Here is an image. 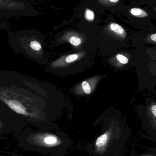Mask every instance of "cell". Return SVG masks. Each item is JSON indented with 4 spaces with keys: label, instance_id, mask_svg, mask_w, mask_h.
I'll return each instance as SVG.
<instances>
[{
    "label": "cell",
    "instance_id": "cell-14",
    "mask_svg": "<svg viewBox=\"0 0 156 156\" xmlns=\"http://www.w3.org/2000/svg\"><path fill=\"white\" fill-rule=\"evenodd\" d=\"M110 2H114V3H116V2H119L118 0H110Z\"/></svg>",
    "mask_w": 156,
    "mask_h": 156
},
{
    "label": "cell",
    "instance_id": "cell-12",
    "mask_svg": "<svg viewBox=\"0 0 156 156\" xmlns=\"http://www.w3.org/2000/svg\"><path fill=\"white\" fill-rule=\"evenodd\" d=\"M151 111L153 115L156 117V105H154L151 107Z\"/></svg>",
    "mask_w": 156,
    "mask_h": 156
},
{
    "label": "cell",
    "instance_id": "cell-13",
    "mask_svg": "<svg viewBox=\"0 0 156 156\" xmlns=\"http://www.w3.org/2000/svg\"><path fill=\"white\" fill-rule=\"evenodd\" d=\"M151 39L153 41L156 42V34H153L151 36Z\"/></svg>",
    "mask_w": 156,
    "mask_h": 156
},
{
    "label": "cell",
    "instance_id": "cell-5",
    "mask_svg": "<svg viewBox=\"0 0 156 156\" xmlns=\"http://www.w3.org/2000/svg\"><path fill=\"white\" fill-rule=\"evenodd\" d=\"M110 28L112 31L118 34H122L125 33L124 29L119 24L117 23H111L110 25Z\"/></svg>",
    "mask_w": 156,
    "mask_h": 156
},
{
    "label": "cell",
    "instance_id": "cell-3",
    "mask_svg": "<svg viewBox=\"0 0 156 156\" xmlns=\"http://www.w3.org/2000/svg\"><path fill=\"white\" fill-rule=\"evenodd\" d=\"M43 141L48 146H54L58 144L59 140L57 137L54 135H49L44 138Z\"/></svg>",
    "mask_w": 156,
    "mask_h": 156
},
{
    "label": "cell",
    "instance_id": "cell-8",
    "mask_svg": "<svg viewBox=\"0 0 156 156\" xmlns=\"http://www.w3.org/2000/svg\"><path fill=\"white\" fill-rule=\"evenodd\" d=\"M116 58L118 61H119L121 63L126 64H127L128 63V59L125 57L124 55H122L118 54L116 55Z\"/></svg>",
    "mask_w": 156,
    "mask_h": 156
},
{
    "label": "cell",
    "instance_id": "cell-7",
    "mask_svg": "<svg viewBox=\"0 0 156 156\" xmlns=\"http://www.w3.org/2000/svg\"><path fill=\"white\" fill-rule=\"evenodd\" d=\"M70 42L71 44L75 45V46H77L81 44V40L80 38L78 37L73 36L70 39Z\"/></svg>",
    "mask_w": 156,
    "mask_h": 156
},
{
    "label": "cell",
    "instance_id": "cell-2",
    "mask_svg": "<svg viewBox=\"0 0 156 156\" xmlns=\"http://www.w3.org/2000/svg\"><path fill=\"white\" fill-rule=\"evenodd\" d=\"M108 139V134L105 133L98 138L95 142V145L98 148L105 147L107 143Z\"/></svg>",
    "mask_w": 156,
    "mask_h": 156
},
{
    "label": "cell",
    "instance_id": "cell-9",
    "mask_svg": "<svg viewBox=\"0 0 156 156\" xmlns=\"http://www.w3.org/2000/svg\"><path fill=\"white\" fill-rule=\"evenodd\" d=\"M85 17L88 20H93L94 18V14L92 11L89 9H87L86 11Z\"/></svg>",
    "mask_w": 156,
    "mask_h": 156
},
{
    "label": "cell",
    "instance_id": "cell-6",
    "mask_svg": "<svg viewBox=\"0 0 156 156\" xmlns=\"http://www.w3.org/2000/svg\"><path fill=\"white\" fill-rule=\"evenodd\" d=\"M82 87H83V90L86 94H89L91 93V87H90L89 83L87 81H84L82 83Z\"/></svg>",
    "mask_w": 156,
    "mask_h": 156
},
{
    "label": "cell",
    "instance_id": "cell-15",
    "mask_svg": "<svg viewBox=\"0 0 156 156\" xmlns=\"http://www.w3.org/2000/svg\"><path fill=\"white\" fill-rule=\"evenodd\" d=\"M153 156V155H145V156Z\"/></svg>",
    "mask_w": 156,
    "mask_h": 156
},
{
    "label": "cell",
    "instance_id": "cell-10",
    "mask_svg": "<svg viewBox=\"0 0 156 156\" xmlns=\"http://www.w3.org/2000/svg\"><path fill=\"white\" fill-rule=\"evenodd\" d=\"M30 46L34 51H40L41 48V46L40 44L36 41L31 42L30 43Z\"/></svg>",
    "mask_w": 156,
    "mask_h": 156
},
{
    "label": "cell",
    "instance_id": "cell-4",
    "mask_svg": "<svg viewBox=\"0 0 156 156\" xmlns=\"http://www.w3.org/2000/svg\"><path fill=\"white\" fill-rule=\"evenodd\" d=\"M130 12L132 15L136 17H144L147 16V14L144 11L139 8H133L131 9Z\"/></svg>",
    "mask_w": 156,
    "mask_h": 156
},
{
    "label": "cell",
    "instance_id": "cell-11",
    "mask_svg": "<svg viewBox=\"0 0 156 156\" xmlns=\"http://www.w3.org/2000/svg\"><path fill=\"white\" fill-rule=\"evenodd\" d=\"M77 58H78V55L77 54L70 55L66 57V61L67 63H71L77 60Z\"/></svg>",
    "mask_w": 156,
    "mask_h": 156
},
{
    "label": "cell",
    "instance_id": "cell-1",
    "mask_svg": "<svg viewBox=\"0 0 156 156\" xmlns=\"http://www.w3.org/2000/svg\"><path fill=\"white\" fill-rule=\"evenodd\" d=\"M5 103L14 112L20 115L27 116L29 115L25 107L19 101L16 100H5Z\"/></svg>",
    "mask_w": 156,
    "mask_h": 156
}]
</instances>
